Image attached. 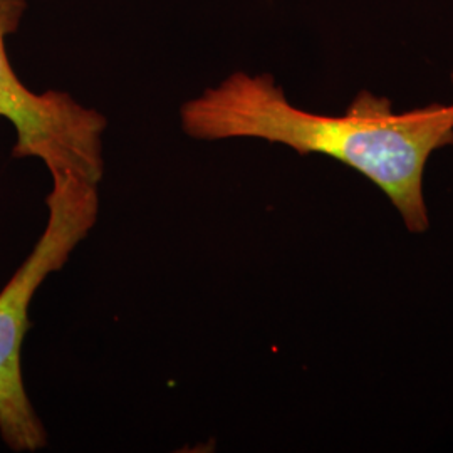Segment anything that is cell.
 I'll return each mask as SVG.
<instances>
[{"label": "cell", "mask_w": 453, "mask_h": 453, "mask_svg": "<svg viewBox=\"0 0 453 453\" xmlns=\"http://www.w3.org/2000/svg\"><path fill=\"white\" fill-rule=\"evenodd\" d=\"M26 7V0H0V118L16 130L14 157L41 160L50 177L97 185L104 172L106 118L67 93H34L11 65L5 41L19 29Z\"/></svg>", "instance_id": "cell-3"}, {"label": "cell", "mask_w": 453, "mask_h": 453, "mask_svg": "<svg viewBox=\"0 0 453 453\" xmlns=\"http://www.w3.org/2000/svg\"><path fill=\"white\" fill-rule=\"evenodd\" d=\"M180 118L195 140L259 138L346 163L388 195L415 234L430 226L423 196L426 162L453 145V104L396 113L388 97L361 91L346 113L326 116L294 106L271 74L242 71L187 101Z\"/></svg>", "instance_id": "cell-1"}, {"label": "cell", "mask_w": 453, "mask_h": 453, "mask_svg": "<svg viewBox=\"0 0 453 453\" xmlns=\"http://www.w3.org/2000/svg\"><path fill=\"white\" fill-rule=\"evenodd\" d=\"M48 226L33 252L0 291V435L16 452L48 443L22 378V342L31 327L29 306L48 275L65 265L96 224L97 185L78 177H52Z\"/></svg>", "instance_id": "cell-2"}, {"label": "cell", "mask_w": 453, "mask_h": 453, "mask_svg": "<svg viewBox=\"0 0 453 453\" xmlns=\"http://www.w3.org/2000/svg\"><path fill=\"white\" fill-rule=\"evenodd\" d=\"M452 82H453V73H452Z\"/></svg>", "instance_id": "cell-4"}]
</instances>
